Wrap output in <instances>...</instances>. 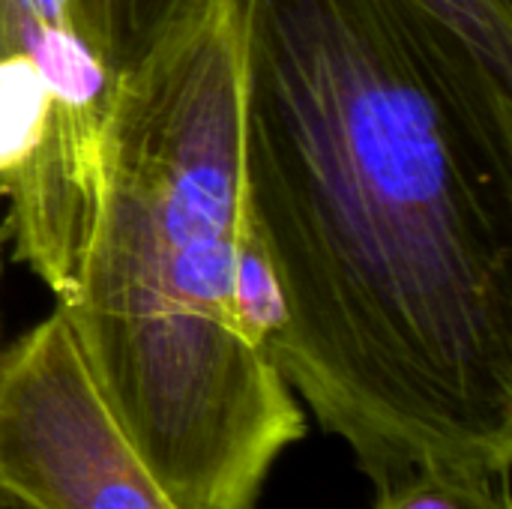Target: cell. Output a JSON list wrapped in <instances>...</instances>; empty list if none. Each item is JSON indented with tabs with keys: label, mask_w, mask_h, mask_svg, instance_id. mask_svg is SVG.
I'll use <instances>...</instances> for the list:
<instances>
[{
	"label": "cell",
	"mask_w": 512,
	"mask_h": 509,
	"mask_svg": "<svg viewBox=\"0 0 512 509\" xmlns=\"http://www.w3.org/2000/svg\"><path fill=\"white\" fill-rule=\"evenodd\" d=\"M240 0H204L117 78L99 222L57 303L117 426L180 509H258L306 411L237 315Z\"/></svg>",
	"instance_id": "2"
},
{
	"label": "cell",
	"mask_w": 512,
	"mask_h": 509,
	"mask_svg": "<svg viewBox=\"0 0 512 509\" xmlns=\"http://www.w3.org/2000/svg\"><path fill=\"white\" fill-rule=\"evenodd\" d=\"M0 509H36L30 501H24V498H18L15 492H9V489H3L0 486Z\"/></svg>",
	"instance_id": "9"
},
{
	"label": "cell",
	"mask_w": 512,
	"mask_h": 509,
	"mask_svg": "<svg viewBox=\"0 0 512 509\" xmlns=\"http://www.w3.org/2000/svg\"><path fill=\"white\" fill-rule=\"evenodd\" d=\"M504 93H512V0H417Z\"/></svg>",
	"instance_id": "7"
},
{
	"label": "cell",
	"mask_w": 512,
	"mask_h": 509,
	"mask_svg": "<svg viewBox=\"0 0 512 509\" xmlns=\"http://www.w3.org/2000/svg\"><path fill=\"white\" fill-rule=\"evenodd\" d=\"M114 96L72 0H0V195L15 255L57 303L72 297L99 222Z\"/></svg>",
	"instance_id": "3"
},
{
	"label": "cell",
	"mask_w": 512,
	"mask_h": 509,
	"mask_svg": "<svg viewBox=\"0 0 512 509\" xmlns=\"http://www.w3.org/2000/svg\"><path fill=\"white\" fill-rule=\"evenodd\" d=\"M0 486L36 509H180L108 411L60 306L0 354Z\"/></svg>",
	"instance_id": "4"
},
{
	"label": "cell",
	"mask_w": 512,
	"mask_h": 509,
	"mask_svg": "<svg viewBox=\"0 0 512 509\" xmlns=\"http://www.w3.org/2000/svg\"><path fill=\"white\" fill-rule=\"evenodd\" d=\"M372 509H512L510 468L423 465L378 489Z\"/></svg>",
	"instance_id": "6"
},
{
	"label": "cell",
	"mask_w": 512,
	"mask_h": 509,
	"mask_svg": "<svg viewBox=\"0 0 512 509\" xmlns=\"http://www.w3.org/2000/svg\"><path fill=\"white\" fill-rule=\"evenodd\" d=\"M282 378L378 489L512 465V93L417 0H240Z\"/></svg>",
	"instance_id": "1"
},
{
	"label": "cell",
	"mask_w": 512,
	"mask_h": 509,
	"mask_svg": "<svg viewBox=\"0 0 512 509\" xmlns=\"http://www.w3.org/2000/svg\"><path fill=\"white\" fill-rule=\"evenodd\" d=\"M204 0H72L75 21L114 78L141 66Z\"/></svg>",
	"instance_id": "5"
},
{
	"label": "cell",
	"mask_w": 512,
	"mask_h": 509,
	"mask_svg": "<svg viewBox=\"0 0 512 509\" xmlns=\"http://www.w3.org/2000/svg\"><path fill=\"white\" fill-rule=\"evenodd\" d=\"M237 315L246 336L270 354V345L285 324V303L273 261L249 216V207L237 249Z\"/></svg>",
	"instance_id": "8"
}]
</instances>
